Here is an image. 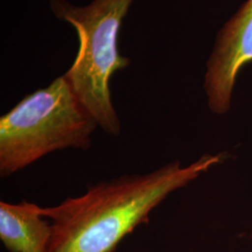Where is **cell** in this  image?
Returning <instances> with one entry per match:
<instances>
[{
  "label": "cell",
  "mask_w": 252,
  "mask_h": 252,
  "mask_svg": "<svg viewBox=\"0 0 252 252\" xmlns=\"http://www.w3.org/2000/svg\"><path fill=\"white\" fill-rule=\"evenodd\" d=\"M97 124L62 75L25 96L0 118V176L7 178L50 153L87 151Z\"/></svg>",
  "instance_id": "7a4b0ae2"
},
{
  "label": "cell",
  "mask_w": 252,
  "mask_h": 252,
  "mask_svg": "<svg viewBox=\"0 0 252 252\" xmlns=\"http://www.w3.org/2000/svg\"><path fill=\"white\" fill-rule=\"evenodd\" d=\"M134 0H94L77 7L66 0H50L54 15L72 25L79 51L63 74L81 105L108 135L118 136L122 125L113 106L110 80L131 60L119 53V32Z\"/></svg>",
  "instance_id": "3957f363"
},
{
  "label": "cell",
  "mask_w": 252,
  "mask_h": 252,
  "mask_svg": "<svg viewBox=\"0 0 252 252\" xmlns=\"http://www.w3.org/2000/svg\"><path fill=\"white\" fill-rule=\"evenodd\" d=\"M223 153L204 154L182 166L169 162L153 171L125 174L88 187L57 206L39 207L52 220L48 252H114L126 235L149 221L153 209L222 161Z\"/></svg>",
  "instance_id": "6da1fadb"
},
{
  "label": "cell",
  "mask_w": 252,
  "mask_h": 252,
  "mask_svg": "<svg viewBox=\"0 0 252 252\" xmlns=\"http://www.w3.org/2000/svg\"><path fill=\"white\" fill-rule=\"evenodd\" d=\"M252 62V0H248L218 36L207 63L204 88L209 109L223 115L231 108L240 70Z\"/></svg>",
  "instance_id": "277c9868"
},
{
  "label": "cell",
  "mask_w": 252,
  "mask_h": 252,
  "mask_svg": "<svg viewBox=\"0 0 252 252\" xmlns=\"http://www.w3.org/2000/svg\"><path fill=\"white\" fill-rule=\"evenodd\" d=\"M52 222L28 201L0 202V239L9 252H48Z\"/></svg>",
  "instance_id": "5b68a950"
}]
</instances>
